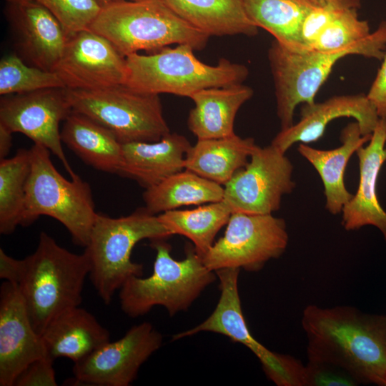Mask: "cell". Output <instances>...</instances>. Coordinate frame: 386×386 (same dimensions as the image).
Wrapping results in <instances>:
<instances>
[{
    "mask_svg": "<svg viewBox=\"0 0 386 386\" xmlns=\"http://www.w3.org/2000/svg\"><path fill=\"white\" fill-rule=\"evenodd\" d=\"M300 115L297 123L281 129L271 142L283 153L297 142H317L335 119L354 118L363 135L372 134L380 119L374 104L363 94L333 96L322 102L305 104Z\"/></svg>",
    "mask_w": 386,
    "mask_h": 386,
    "instance_id": "17",
    "label": "cell"
},
{
    "mask_svg": "<svg viewBox=\"0 0 386 386\" xmlns=\"http://www.w3.org/2000/svg\"><path fill=\"white\" fill-rule=\"evenodd\" d=\"M72 112L66 88H50L11 94L0 102V124L46 147L74 177L62 148L59 124Z\"/></svg>",
    "mask_w": 386,
    "mask_h": 386,
    "instance_id": "13",
    "label": "cell"
},
{
    "mask_svg": "<svg viewBox=\"0 0 386 386\" xmlns=\"http://www.w3.org/2000/svg\"><path fill=\"white\" fill-rule=\"evenodd\" d=\"M66 91L73 112L102 125L122 144L157 142L170 133L159 94L124 84Z\"/></svg>",
    "mask_w": 386,
    "mask_h": 386,
    "instance_id": "9",
    "label": "cell"
},
{
    "mask_svg": "<svg viewBox=\"0 0 386 386\" xmlns=\"http://www.w3.org/2000/svg\"><path fill=\"white\" fill-rule=\"evenodd\" d=\"M386 49V20L367 37L349 48L332 52L291 50L274 40L268 50L277 114L281 129L292 126L295 108L312 104L335 64L347 55L382 60Z\"/></svg>",
    "mask_w": 386,
    "mask_h": 386,
    "instance_id": "4",
    "label": "cell"
},
{
    "mask_svg": "<svg viewBox=\"0 0 386 386\" xmlns=\"http://www.w3.org/2000/svg\"><path fill=\"white\" fill-rule=\"evenodd\" d=\"M301 322L308 359L333 363L359 384L386 386V315L309 305Z\"/></svg>",
    "mask_w": 386,
    "mask_h": 386,
    "instance_id": "1",
    "label": "cell"
},
{
    "mask_svg": "<svg viewBox=\"0 0 386 386\" xmlns=\"http://www.w3.org/2000/svg\"><path fill=\"white\" fill-rule=\"evenodd\" d=\"M224 191L221 184L184 169L147 188L143 199L145 209L157 214L182 206L222 201Z\"/></svg>",
    "mask_w": 386,
    "mask_h": 386,
    "instance_id": "28",
    "label": "cell"
},
{
    "mask_svg": "<svg viewBox=\"0 0 386 386\" xmlns=\"http://www.w3.org/2000/svg\"><path fill=\"white\" fill-rule=\"evenodd\" d=\"M151 241L156 251L152 274L145 278L132 276L119 289L121 309L131 317L143 316L157 305L164 307L170 316L187 311L217 279L194 246H187L185 258L178 261L172 257L164 239Z\"/></svg>",
    "mask_w": 386,
    "mask_h": 386,
    "instance_id": "5",
    "label": "cell"
},
{
    "mask_svg": "<svg viewBox=\"0 0 386 386\" xmlns=\"http://www.w3.org/2000/svg\"><path fill=\"white\" fill-rule=\"evenodd\" d=\"M61 138L88 165L99 171L121 174L124 162L122 144L99 123L72 111L64 120Z\"/></svg>",
    "mask_w": 386,
    "mask_h": 386,
    "instance_id": "24",
    "label": "cell"
},
{
    "mask_svg": "<svg viewBox=\"0 0 386 386\" xmlns=\"http://www.w3.org/2000/svg\"><path fill=\"white\" fill-rule=\"evenodd\" d=\"M194 51L182 44L151 54H132L126 56L124 85L144 93L190 97L204 89L242 84L248 76L244 64L222 58L217 65H209L199 60Z\"/></svg>",
    "mask_w": 386,
    "mask_h": 386,
    "instance_id": "6",
    "label": "cell"
},
{
    "mask_svg": "<svg viewBox=\"0 0 386 386\" xmlns=\"http://www.w3.org/2000/svg\"><path fill=\"white\" fill-rule=\"evenodd\" d=\"M251 21L262 28L282 46L305 51L300 39L302 22L322 0H242Z\"/></svg>",
    "mask_w": 386,
    "mask_h": 386,
    "instance_id": "27",
    "label": "cell"
},
{
    "mask_svg": "<svg viewBox=\"0 0 386 386\" xmlns=\"http://www.w3.org/2000/svg\"><path fill=\"white\" fill-rule=\"evenodd\" d=\"M24 269V260L9 256L0 248V278L4 281L18 284Z\"/></svg>",
    "mask_w": 386,
    "mask_h": 386,
    "instance_id": "38",
    "label": "cell"
},
{
    "mask_svg": "<svg viewBox=\"0 0 386 386\" xmlns=\"http://www.w3.org/2000/svg\"><path fill=\"white\" fill-rule=\"evenodd\" d=\"M240 269L223 268L215 271L219 280L220 297L212 314L202 322L179 332L172 340L187 337L202 332L225 335L251 350L259 360L269 380L277 386H304L305 365L289 355L272 352L251 334L244 317L238 290Z\"/></svg>",
    "mask_w": 386,
    "mask_h": 386,
    "instance_id": "10",
    "label": "cell"
},
{
    "mask_svg": "<svg viewBox=\"0 0 386 386\" xmlns=\"http://www.w3.org/2000/svg\"><path fill=\"white\" fill-rule=\"evenodd\" d=\"M386 118H380L367 146L356 152L359 160L360 180L356 193L345 204L342 224L347 231L364 226L377 228L386 242V212L377 197L379 173L386 162Z\"/></svg>",
    "mask_w": 386,
    "mask_h": 386,
    "instance_id": "19",
    "label": "cell"
},
{
    "mask_svg": "<svg viewBox=\"0 0 386 386\" xmlns=\"http://www.w3.org/2000/svg\"><path fill=\"white\" fill-rule=\"evenodd\" d=\"M372 134L363 135L356 122L348 124L341 132V145L323 150L300 143L297 150L319 174L324 187L325 207L332 214L342 212L353 194L345 184V172L352 155L370 141Z\"/></svg>",
    "mask_w": 386,
    "mask_h": 386,
    "instance_id": "21",
    "label": "cell"
},
{
    "mask_svg": "<svg viewBox=\"0 0 386 386\" xmlns=\"http://www.w3.org/2000/svg\"><path fill=\"white\" fill-rule=\"evenodd\" d=\"M69 89L125 84L126 57L102 36L86 29L68 37L54 70Z\"/></svg>",
    "mask_w": 386,
    "mask_h": 386,
    "instance_id": "15",
    "label": "cell"
},
{
    "mask_svg": "<svg viewBox=\"0 0 386 386\" xmlns=\"http://www.w3.org/2000/svg\"><path fill=\"white\" fill-rule=\"evenodd\" d=\"M7 3L30 1L51 12L61 23L67 36L89 29L102 6L96 0H6Z\"/></svg>",
    "mask_w": 386,
    "mask_h": 386,
    "instance_id": "33",
    "label": "cell"
},
{
    "mask_svg": "<svg viewBox=\"0 0 386 386\" xmlns=\"http://www.w3.org/2000/svg\"><path fill=\"white\" fill-rule=\"evenodd\" d=\"M47 356L74 363L110 341L109 331L87 310L75 307L56 316L41 335Z\"/></svg>",
    "mask_w": 386,
    "mask_h": 386,
    "instance_id": "22",
    "label": "cell"
},
{
    "mask_svg": "<svg viewBox=\"0 0 386 386\" xmlns=\"http://www.w3.org/2000/svg\"><path fill=\"white\" fill-rule=\"evenodd\" d=\"M54 361L49 356L34 360L20 372L14 386H56Z\"/></svg>",
    "mask_w": 386,
    "mask_h": 386,
    "instance_id": "36",
    "label": "cell"
},
{
    "mask_svg": "<svg viewBox=\"0 0 386 386\" xmlns=\"http://www.w3.org/2000/svg\"><path fill=\"white\" fill-rule=\"evenodd\" d=\"M253 95L243 84L199 90L189 98L191 109L187 125L197 139H216L234 134V122L240 107Z\"/></svg>",
    "mask_w": 386,
    "mask_h": 386,
    "instance_id": "23",
    "label": "cell"
},
{
    "mask_svg": "<svg viewBox=\"0 0 386 386\" xmlns=\"http://www.w3.org/2000/svg\"><path fill=\"white\" fill-rule=\"evenodd\" d=\"M341 9H359L360 0H322Z\"/></svg>",
    "mask_w": 386,
    "mask_h": 386,
    "instance_id": "40",
    "label": "cell"
},
{
    "mask_svg": "<svg viewBox=\"0 0 386 386\" xmlns=\"http://www.w3.org/2000/svg\"><path fill=\"white\" fill-rule=\"evenodd\" d=\"M357 9H340L320 33L310 50L332 52L345 49L371 32L367 21L360 19Z\"/></svg>",
    "mask_w": 386,
    "mask_h": 386,
    "instance_id": "32",
    "label": "cell"
},
{
    "mask_svg": "<svg viewBox=\"0 0 386 386\" xmlns=\"http://www.w3.org/2000/svg\"><path fill=\"white\" fill-rule=\"evenodd\" d=\"M96 2L102 7L113 3L124 1H137V0H96Z\"/></svg>",
    "mask_w": 386,
    "mask_h": 386,
    "instance_id": "41",
    "label": "cell"
},
{
    "mask_svg": "<svg viewBox=\"0 0 386 386\" xmlns=\"http://www.w3.org/2000/svg\"><path fill=\"white\" fill-rule=\"evenodd\" d=\"M182 19L209 36H255L242 0H164Z\"/></svg>",
    "mask_w": 386,
    "mask_h": 386,
    "instance_id": "26",
    "label": "cell"
},
{
    "mask_svg": "<svg viewBox=\"0 0 386 386\" xmlns=\"http://www.w3.org/2000/svg\"><path fill=\"white\" fill-rule=\"evenodd\" d=\"M304 386H356L357 380L343 368L327 361L308 359Z\"/></svg>",
    "mask_w": 386,
    "mask_h": 386,
    "instance_id": "34",
    "label": "cell"
},
{
    "mask_svg": "<svg viewBox=\"0 0 386 386\" xmlns=\"http://www.w3.org/2000/svg\"><path fill=\"white\" fill-rule=\"evenodd\" d=\"M31 171V152L19 149L0 161V233L10 234L21 225L26 185Z\"/></svg>",
    "mask_w": 386,
    "mask_h": 386,
    "instance_id": "30",
    "label": "cell"
},
{
    "mask_svg": "<svg viewBox=\"0 0 386 386\" xmlns=\"http://www.w3.org/2000/svg\"><path fill=\"white\" fill-rule=\"evenodd\" d=\"M30 152L31 171L21 225H30L42 215L52 217L67 229L75 244L86 247L98 214L89 184L78 174L71 180L65 179L44 146L34 143Z\"/></svg>",
    "mask_w": 386,
    "mask_h": 386,
    "instance_id": "8",
    "label": "cell"
},
{
    "mask_svg": "<svg viewBox=\"0 0 386 386\" xmlns=\"http://www.w3.org/2000/svg\"><path fill=\"white\" fill-rule=\"evenodd\" d=\"M377 74L367 94L380 118H386V51Z\"/></svg>",
    "mask_w": 386,
    "mask_h": 386,
    "instance_id": "37",
    "label": "cell"
},
{
    "mask_svg": "<svg viewBox=\"0 0 386 386\" xmlns=\"http://www.w3.org/2000/svg\"><path fill=\"white\" fill-rule=\"evenodd\" d=\"M341 8L322 2L305 16L300 30L304 50H310L325 26L335 18Z\"/></svg>",
    "mask_w": 386,
    "mask_h": 386,
    "instance_id": "35",
    "label": "cell"
},
{
    "mask_svg": "<svg viewBox=\"0 0 386 386\" xmlns=\"http://www.w3.org/2000/svg\"><path fill=\"white\" fill-rule=\"evenodd\" d=\"M50 88H65L57 74L26 64L16 54L0 61V94H24Z\"/></svg>",
    "mask_w": 386,
    "mask_h": 386,
    "instance_id": "31",
    "label": "cell"
},
{
    "mask_svg": "<svg viewBox=\"0 0 386 386\" xmlns=\"http://www.w3.org/2000/svg\"><path fill=\"white\" fill-rule=\"evenodd\" d=\"M232 214L223 200L189 210H169L158 217L170 234L184 236L192 241L202 257L214 244V239Z\"/></svg>",
    "mask_w": 386,
    "mask_h": 386,
    "instance_id": "29",
    "label": "cell"
},
{
    "mask_svg": "<svg viewBox=\"0 0 386 386\" xmlns=\"http://www.w3.org/2000/svg\"><path fill=\"white\" fill-rule=\"evenodd\" d=\"M224 234L203 256L211 271L223 268L257 272L279 257L289 241L286 222L269 214L233 212Z\"/></svg>",
    "mask_w": 386,
    "mask_h": 386,
    "instance_id": "11",
    "label": "cell"
},
{
    "mask_svg": "<svg viewBox=\"0 0 386 386\" xmlns=\"http://www.w3.org/2000/svg\"><path fill=\"white\" fill-rule=\"evenodd\" d=\"M46 356L18 284L4 281L0 290V385L14 386L26 366Z\"/></svg>",
    "mask_w": 386,
    "mask_h": 386,
    "instance_id": "16",
    "label": "cell"
},
{
    "mask_svg": "<svg viewBox=\"0 0 386 386\" xmlns=\"http://www.w3.org/2000/svg\"><path fill=\"white\" fill-rule=\"evenodd\" d=\"M163 337L151 323L132 327L119 340L109 342L75 362L76 383L95 386H128L141 366L162 345Z\"/></svg>",
    "mask_w": 386,
    "mask_h": 386,
    "instance_id": "14",
    "label": "cell"
},
{
    "mask_svg": "<svg viewBox=\"0 0 386 386\" xmlns=\"http://www.w3.org/2000/svg\"><path fill=\"white\" fill-rule=\"evenodd\" d=\"M171 235L158 215L145 208L118 218L97 214L84 252L90 262L89 277L105 304L127 279L143 274L142 264L131 259L136 244Z\"/></svg>",
    "mask_w": 386,
    "mask_h": 386,
    "instance_id": "7",
    "label": "cell"
},
{
    "mask_svg": "<svg viewBox=\"0 0 386 386\" xmlns=\"http://www.w3.org/2000/svg\"><path fill=\"white\" fill-rule=\"evenodd\" d=\"M257 146L253 138H242L235 134L197 139L186 155L184 169L224 186L247 165Z\"/></svg>",
    "mask_w": 386,
    "mask_h": 386,
    "instance_id": "25",
    "label": "cell"
},
{
    "mask_svg": "<svg viewBox=\"0 0 386 386\" xmlns=\"http://www.w3.org/2000/svg\"><path fill=\"white\" fill-rule=\"evenodd\" d=\"M293 165L270 144L257 146L247 165L224 185L223 201L233 212L269 214L279 209L282 197L292 192Z\"/></svg>",
    "mask_w": 386,
    "mask_h": 386,
    "instance_id": "12",
    "label": "cell"
},
{
    "mask_svg": "<svg viewBox=\"0 0 386 386\" xmlns=\"http://www.w3.org/2000/svg\"><path fill=\"white\" fill-rule=\"evenodd\" d=\"M192 145L183 135L169 133L157 142L122 144L124 166L120 175L135 179L146 189L184 169Z\"/></svg>",
    "mask_w": 386,
    "mask_h": 386,
    "instance_id": "20",
    "label": "cell"
},
{
    "mask_svg": "<svg viewBox=\"0 0 386 386\" xmlns=\"http://www.w3.org/2000/svg\"><path fill=\"white\" fill-rule=\"evenodd\" d=\"M7 4L6 15L21 56L31 66L53 71L68 39L61 23L36 3Z\"/></svg>",
    "mask_w": 386,
    "mask_h": 386,
    "instance_id": "18",
    "label": "cell"
},
{
    "mask_svg": "<svg viewBox=\"0 0 386 386\" xmlns=\"http://www.w3.org/2000/svg\"><path fill=\"white\" fill-rule=\"evenodd\" d=\"M89 29L125 57L174 44L202 50L210 37L178 16L164 0L124 1L102 6Z\"/></svg>",
    "mask_w": 386,
    "mask_h": 386,
    "instance_id": "3",
    "label": "cell"
},
{
    "mask_svg": "<svg viewBox=\"0 0 386 386\" xmlns=\"http://www.w3.org/2000/svg\"><path fill=\"white\" fill-rule=\"evenodd\" d=\"M12 132L0 124V160L9 154L12 146Z\"/></svg>",
    "mask_w": 386,
    "mask_h": 386,
    "instance_id": "39",
    "label": "cell"
},
{
    "mask_svg": "<svg viewBox=\"0 0 386 386\" xmlns=\"http://www.w3.org/2000/svg\"><path fill=\"white\" fill-rule=\"evenodd\" d=\"M23 260L17 284L31 324L41 335L56 316L79 306L90 262L85 252L72 253L44 232L34 252Z\"/></svg>",
    "mask_w": 386,
    "mask_h": 386,
    "instance_id": "2",
    "label": "cell"
}]
</instances>
